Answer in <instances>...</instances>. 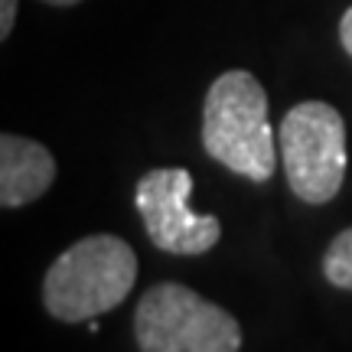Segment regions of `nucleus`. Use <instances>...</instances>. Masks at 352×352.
Instances as JSON below:
<instances>
[{
    "mask_svg": "<svg viewBox=\"0 0 352 352\" xmlns=\"http://www.w3.org/2000/svg\"><path fill=\"white\" fill-rule=\"evenodd\" d=\"M56 179V157L20 134L0 138V206L20 209L36 202Z\"/></svg>",
    "mask_w": 352,
    "mask_h": 352,
    "instance_id": "nucleus-6",
    "label": "nucleus"
},
{
    "mask_svg": "<svg viewBox=\"0 0 352 352\" xmlns=\"http://www.w3.org/2000/svg\"><path fill=\"white\" fill-rule=\"evenodd\" d=\"M323 277L333 287L352 290V228H342L323 254Z\"/></svg>",
    "mask_w": 352,
    "mask_h": 352,
    "instance_id": "nucleus-7",
    "label": "nucleus"
},
{
    "mask_svg": "<svg viewBox=\"0 0 352 352\" xmlns=\"http://www.w3.org/2000/svg\"><path fill=\"white\" fill-rule=\"evenodd\" d=\"M43 3H52V7H72V3H82V0H43Z\"/></svg>",
    "mask_w": 352,
    "mask_h": 352,
    "instance_id": "nucleus-10",
    "label": "nucleus"
},
{
    "mask_svg": "<svg viewBox=\"0 0 352 352\" xmlns=\"http://www.w3.org/2000/svg\"><path fill=\"white\" fill-rule=\"evenodd\" d=\"M340 39H342V50L352 56V7L342 13V20H340Z\"/></svg>",
    "mask_w": 352,
    "mask_h": 352,
    "instance_id": "nucleus-9",
    "label": "nucleus"
},
{
    "mask_svg": "<svg viewBox=\"0 0 352 352\" xmlns=\"http://www.w3.org/2000/svg\"><path fill=\"white\" fill-rule=\"evenodd\" d=\"M140 352H239V320L186 284H153L134 310Z\"/></svg>",
    "mask_w": 352,
    "mask_h": 352,
    "instance_id": "nucleus-3",
    "label": "nucleus"
},
{
    "mask_svg": "<svg viewBox=\"0 0 352 352\" xmlns=\"http://www.w3.org/2000/svg\"><path fill=\"white\" fill-rule=\"evenodd\" d=\"M13 20H16V0H0V39L13 33Z\"/></svg>",
    "mask_w": 352,
    "mask_h": 352,
    "instance_id": "nucleus-8",
    "label": "nucleus"
},
{
    "mask_svg": "<svg viewBox=\"0 0 352 352\" xmlns=\"http://www.w3.org/2000/svg\"><path fill=\"white\" fill-rule=\"evenodd\" d=\"M138 284V254L118 235H88L69 245L46 271L43 303L63 323H91L121 307Z\"/></svg>",
    "mask_w": 352,
    "mask_h": 352,
    "instance_id": "nucleus-2",
    "label": "nucleus"
},
{
    "mask_svg": "<svg viewBox=\"0 0 352 352\" xmlns=\"http://www.w3.org/2000/svg\"><path fill=\"white\" fill-rule=\"evenodd\" d=\"M202 147L215 164L252 183H267L274 176L267 91L252 72L232 69L209 85L202 104Z\"/></svg>",
    "mask_w": 352,
    "mask_h": 352,
    "instance_id": "nucleus-1",
    "label": "nucleus"
},
{
    "mask_svg": "<svg viewBox=\"0 0 352 352\" xmlns=\"http://www.w3.org/2000/svg\"><path fill=\"white\" fill-rule=\"evenodd\" d=\"M189 196L192 173L186 166H157L138 179L134 202L153 248L170 254H206L222 239V222L215 215L192 212Z\"/></svg>",
    "mask_w": 352,
    "mask_h": 352,
    "instance_id": "nucleus-5",
    "label": "nucleus"
},
{
    "mask_svg": "<svg viewBox=\"0 0 352 352\" xmlns=\"http://www.w3.org/2000/svg\"><path fill=\"white\" fill-rule=\"evenodd\" d=\"M280 160L290 192L300 202L327 206L346 179V121L327 101H300L280 121Z\"/></svg>",
    "mask_w": 352,
    "mask_h": 352,
    "instance_id": "nucleus-4",
    "label": "nucleus"
}]
</instances>
